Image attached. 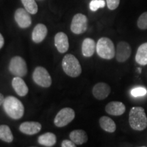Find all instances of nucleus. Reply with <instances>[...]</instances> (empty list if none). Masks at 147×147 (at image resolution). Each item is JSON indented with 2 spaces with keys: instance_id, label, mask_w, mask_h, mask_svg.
<instances>
[{
  "instance_id": "nucleus-29",
  "label": "nucleus",
  "mask_w": 147,
  "mask_h": 147,
  "mask_svg": "<svg viewBox=\"0 0 147 147\" xmlns=\"http://www.w3.org/2000/svg\"><path fill=\"white\" fill-rule=\"evenodd\" d=\"M3 45H4V38L2 35L0 34V49L3 47Z\"/></svg>"
},
{
  "instance_id": "nucleus-17",
  "label": "nucleus",
  "mask_w": 147,
  "mask_h": 147,
  "mask_svg": "<svg viewBox=\"0 0 147 147\" xmlns=\"http://www.w3.org/2000/svg\"><path fill=\"white\" fill-rule=\"evenodd\" d=\"M96 49V43L91 38H85L82 44V53L85 57H91Z\"/></svg>"
},
{
  "instance_id": "nucleus-10",
  "label": "nucleus",
  "mask_w": 147,
  "mask_h": 147,
  "mask_svg": "<svg viewBox=\"0 0 147 147\" xmlns=\"http://www.w3.org/2000/svg\"><path fill=\"white\" fill-rule=\"evenodd\" d=\"M30 13H29L25 9L18 8L14 13V19L21 28H27L32 25V18Z\"/></svg>"
},
{
  "instance_id": "nucleus-4",
  "label": "nucleus",
  "mask_w": 147,
  "mask_h": 147,
  "mask_svg": "<svg viewBox=\"0 0 147 147\" xmlns=\"http://www.w3.org/2000/svg\"><path fill=\"white\" fill-rule=\"evenodd\" d=\"M97 55L104 59H112L115 57L116 50L113 41L108 38H101L96 45Z\"/></svg>"
},
{
  "instance_id": "nucleus-31",
  "label": "nucleus",
  "mask_w": 147,
  "mask_h": 147,
  "mask_svg": "<svg viewBox=\"0 0 147 147\" xmlns=\"http://www.w3.org/2000/svg\"><path fill=\"white\" fill-rule=\"evenodd\" d=\"M140 147H146V146H140Z\"/></svg>"
},
{
  "instance_id": "nucleus-8",
  "label": "nucleus",
  "mask_w": 147,
  "mask_h": 147,
  "mask_svg": "<svg viewBox=\"0 0 147 147\" xmlns=\"http://www.w3.org/2000/svg\"><path fill=\"white\" fill-rule=\"evenodd\" d=\"M88 20L87 16L82 14H77L71 21L70 29L75 34H82L87 31Z\"/></svg>"
},
{
  "instance_id": "nucleus-23",
  "label": "nucleus",
  "mask_w": 147,
  "mask_h": 147,
  "mask_svg": "<svg viewBox=\"0 0 147 147\" xmlns=\"http://www.w3.org/2000/svg\"><path fill=\"white\" fill-rule=\"evenodd\" d=\"M25 9L29 13L36 14L38 12V5L35 0H21Z\"/></svg>"
},
{
  "instance_id": "nucleus-20",
  "label": "nucleus",
  "mask_w": 147,
  "mask_h": 147,
  "mask_svg": "<svg viewBox=\"0 0 147 147\" xmlns=\"http://www.w3.org/2000/svg\"><path fill=\"white\" fill-rule=\"evenodd\" d=\"M135 59L136 63L139 65H147V42L142 44L138 47Z\"/></svg>"
},
{
  "instance_id": "nucleus-30",
  "label": "nucleus",
  "mask_w": 147,
  "mask_h": 147,
  "mask_svg": "<svg viewBox=\"0 0 147 147\" xmlns=\"http://www.w3.org/2000/svg\"><path fill=\"white\" fill-rule=\"evenodd\" d=\"M4 100H5V98H4V97H3V95L1 94V93H0V106L2 105L3 102H4Z\"/></svg>"
},
{
  "instance_id": "nucleus-13",
  "label": "nucleus",
  "mask_w": 147,
  "mask_h": 147,
  "mask_svg": "<svg viewBox=\"0 0 147 147\" xmlns=\"http://www.w3.org/2000/svg\"><path fill=\"white\" fill-rule=\"evenodd\" d=\"M55 45L60 53H65L69 49L67 36L63 32H59L55 36Z\"/></svg>"
},
{
  "instance_id": "nucleus-19",
  "label": "nucleus",
  "mask_w": 147,
  "mask_h": 147,
  "mask_svg": "<svg viewBox=\"0 0 147 147\" xmlns=\"http://www.w3.org/2000/svg\"><path fill=\"white\" fill-rule=\"evenodd\" d=\"M38 142L40 144L45 146L52 147L56 144L57 137L54 134L47 132L38 137Z\"/></svg>"
},
{
  "instance_id": "nucleus-1",
  "label": "nucleus",
  "mask_w": 147,
  "mask_h": 147,
  "mask_svg": "<svg viewBox=\"0 0 147 147\" xmlns=\"http://www.w3.org/2000/svg\"><path fill=\"white\" fill-rule=\"evenodd\" d=\"M129 123L136 131H142L147 127V117L145 110L140 106H134L130 110Z\"/></svg>"
},
{
  "instance_id": "nucleus-9",
  "label": "nucleus",
  "mask_w": 147,
  "mask_h": 147,
  "mask_svg": "<svg viewBox=\"0 0 147 147\" xmlns=\"http://www.w3.org/2000/svg\"><path fill=\"white\" fill-rule=\"evenodd\" d=\"M131 54V49L130 45L126 42H120L117 46L115 57L117 61L123 63L126 61L130 57Z\"/></svg>"
},
{
  "instance_id": "nucleus-16",
  "label": "nucleus",
  "mask_w": 147,
  "mask_h": 147,
  "mask_svg": "<svg viewBox=\"0 0 147 147\" xmlns=\"http://www.w3.org/2000/svg\"><path fill=\"white\" fill-rule=\"evenodd\" d=\"M48 33L47 27L44 24L39 23L34 27L32 32V40L35 43H40L45 39Z\"/></svg>"
},
{
  "instance_id": "nucleus-25",
  "label": "nucleus",
  "mask_w": 147,
  "mask_h": 147,
  "mask_svg": "<svg viewBox=\"0 0 147 147\" xmlns=\"http://www.w3.org/2000/svg\"><path fill=\"white\" fill-rule=\"evenodd\" d=\"M137 25L139 29L142 30L147 29V12H144L139 16L137 21Z\"/></svg>"
},
{
  "instance_id": "nucleus-11",
  "label": "nucleus",
  "mask_w": 147,
  "mask_h": 147,
  "mask_svg": "<svg viewBox=\"0 0 147 147\" xmlns=\"http://www.w3.org/2000/svg\"><path fill=\"white\" fill-rule=\"evenodd\" d=\"M111 91L110 86L105 82H98L93 87L92 93L95 98L98 100H103L106 99Z\"/></svg>"
},
{
  "instance_id": "nucleus-7",
  "label": "nucleus",
  "mask_w": 147,
  "mask_h": 147,
  "mask_svg": "<svg viewBox=\"0 0 147 147\" xmlns=\"http://www.w3.org/2000/svg\"><path fill=\"white\" fill-rule=\"evenodd\" d=\"M74 118V110L70 108H64L55 116L54 123L58 127H63L71 123Z\"/></svg>"
},
{
  "instance_id": "nucleus-3",
  "label": "nucleus",
  "mask_w": 147,
  "mask_h": 147,
  "mask_svg": "<svg viewBox=\"0 0 147 147\" xmlns=\"http://www.w3.org/2000/svg\"><path fill=\"white\" fill-rule=\"evenodd\" d=\"M62 68L67 76L76 78L81 74L82 68L80 62L75 56L67 54L62 60Z\"/></svg>"
},
{
  "instance_id": "nucleus-28",
  "label": "nucleus",
  "mask_w": 147,
  "mask_h": 147,
  "mask_svg": "<svg viewBox=\"0 0 147 147\" xmlns=\"http://www.w3.org/2000/svg\"><path fill=\"white\" fill-rule=\"evenodd\" d=\"M61 147H76V146L71 140H64L61 142Z\"/></svg>"
},
{
  "instance_id": "nucleus-12",
  "label": "nucleus",
  "mask_w": 147,
  "mask_h": 147,
  "mask_svg": "<svg viewBox=\"0 0 147 147\" xmlns=\"http://www.w3.org/2000/svg\"><path fill=\"white\" fill-rule=\"evenodd\" d=\"M42 129V125L35 121H27L21 123L19 126V130L23 134L27 135H34L39 133Z\"/></svg>"
},
{
  "instance_id": "nucleus-26",
  "label": "nucleus",
  "mask_w": 147,
  "mask_h": 147,
  "mask_svg": "<svg viewBox=\"0 0 147 147\" xmlns=\"http://www.w3.org/2000/svg\"><path fill=\"white\" fill-rule=\"evenodd\" d=\"M147 93V90L144 87H136L131 89V94L132 96L137 97L144 96Z\"/></svg>"
},
{
  "instance_id": "nucleus-5",
  "label": "nucleus",
  "mask_w": 147,
  "mask_h": 147,
  "mask_svg": "<svg viewBox=\"0 0 147 147\" xmlns=\"http://www.w3.org/2000/svg\"><path fill=\"white\" fill-rule=\"evenodd\" d=\"M8 69L12 74L18 77L25 76L27 73L26 62L19 56H15L11 59Z\"/></svg>"
},
{
  "instance_id": "nucleus-2",
  "label": "nucleus",
  "mask_w": 147,
  "mask_h": 147,
  "mask_svg": "<svg viewBox=\"0 0 147 147\" xmlns=\"http://www.w3.org/2000/svg\"><path fill=\"white\" fill-rule=\"evenodd\" d=\"M3 106L5 113L12 119L18 120L23 117L25 112L24 106L21 101L15 97L8 96L5 97Z\"/></svg>"
},
{
  "instance_id": "nucleus-27",
  "label": "nucleus",
  "mask_w": 147,
  "mask_h": 147,
  "mask_svg": "<svg viewBox=\"0 0 147 147\" xmlns=\"http://www.w3.org/2000/svg\"><path fill=\"white\" fill-rule=\"evenodd\" d=\"M108 8L111 10H114L118 8L120 3V0H106Z\"/></svg>"
},
{
  "instance_id": "nucleus-21",
  "label": "nucleus",
  "mask_w": 147,
  "mask_h": 147,
  "mask_svg": "<svg viewBox=\"0 0 147 147\" xmlns=\"http://www.w3.org/2000/svg\"><path fill=\"white\" fill-rule=\"evenodd\" d=\"M100 125L102 129L108 132V133H113L116 131L117 126L113 119L106 116H103L99 121Z\"/></svg>"
},
{
  "instance_id": "nucleus-22",
  "label": "nucleus",
  "mask_w": 147,
  "mask_h": 147,
  "mask_svg": "<svg viewBox=\"0 0 147 147\" xmlns=\"http://www.w3.org/2000/svg\"><path fill=\"white\" fill-rule=\"evenodd\" d=\"M0 140L8 143H10L13 141V134L9 126L6 125H0Z\"/></svg>"
},
{
  "instance_id": "nucleus-24",
  "label": "nucleus",
  "mask_w": 147,
  "mask_h": 147,
  "mask_svg": "<svg viewBox=\"0 0 147 147\" xmlns=\"http://www.w3.org/2000/svg\"><path fill=\"white\" fill-rule=\"evenodd\" d=\"M106 6V1L104 0H92L89 3L90 10L95 12L98 9L103 8Z\"/></svg>"
},
{
  "instance_id": "nucleus-14",
  "label": "nucleus",
  "mask_w": 147,
  "mask_h": 147,
  "mask_svg": "<svg viewBox=\"0 0 147 147\" xmlns=\"http://www.w3.org/2000/svg\"><path fill=\"white\" fill-rule=\"evenodd\" d=\"M106 112L110 115L121 116L125 112L126 108L123 103L121 102H111L108 103L105 108Z\"/></svg>"
},
{
  "instance_id": "nucleus-15",
  "label": "nucleus",
  "mask_w": 147,
  "mask_h": 147,
  "mask_svg": "<svg viewBox=\"0 0 147 147\" xmlns=\"http://www.w3.org/2000/svg\"><path fill=\"white\" fill-rule=\"evenodd\" d=\"M12 86L16 94L19 96L24 97L28 93V87L21 77L15 76L13 78L12 80Z\"/></svg>"
},
{
  "instance_id": "nucleus-6",
  "label": "nucleus",
  "mask_w": 147,
  "mask_h": 147,
  "mask_svg": "<svg viewBox=\"0 0 147 147\" xmlns=\"http://www.w3.org/2000/svg\"><path fill=\"white\" fill-rule=\"evenodd\" d=\"M32 77L35 83L42 87L48 88L51 87L52 84V79L49 71L45 67H41V66L35 68Z\"/></svg>"
},
{
  "instance_id": "nucleus-18",
  "label": "nucleus",
  "mask_w": 147,
  "mask_h": 147,
  "mask_svg": "<svg viewBox=\"0 0 147 147\" xmlns=\"http://www.w3.org/2000/svg\"><path fill=\"white\" fill-rule=\"evenodd\" d=\"M69 139L76 144L81 145L87 142L88 136L84 130L76 129L69 134Z\"/></svg>"
}]
</instances>
